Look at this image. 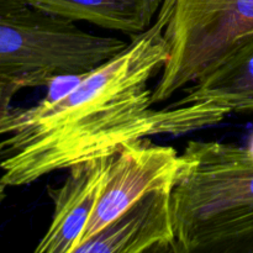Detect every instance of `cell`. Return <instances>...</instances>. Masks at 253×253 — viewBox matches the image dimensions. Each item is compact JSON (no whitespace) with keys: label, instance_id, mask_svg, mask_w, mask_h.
I'll return each mask as SVG.
<instances>
[{"label":"cell","instance_id":"cell-1","mask_svg":"<svg viewBox=\"0 0 253 253\" xmlns=\"http://www.w3.org/2000/svg\"><path fill=\"white\" fill-rule=\"evenodd\" d=\"M168 58L163 24L156 19L61 96L15 108L14 128L2 140L10 155L0 162V182L24 187L56 170L113 155L131 141L185 135L224 121L230 115L226 110L204 104L155 108L148 83Z\"/></svg>","mask_w":253,"mask_h":253},{"label":"cell","instance_id":"cell-2","mask_svg":"<svg viewBox=\"0 0 253 253\" xmlns=\"http://www.w3.org/2000/svg\"><path fill=\"white\" fill-rule=\"evenodd\" d=\"M172 193L178 253H253V157L247 148L190 140Z\"/></svg>","mask_w":253,"mask_h":253},{"label":"cell","instance_id":"cell-3","mask_svg":"<svg viewBox=\"0 0 253 253\" xmlns=\"http://www.w3.org/2000/svg\"><path fill=\"white\" fill-rule=\"evenodd\" d=\"M126 44L25 0H0V98L12 100L22 89L88 73Z\"/></svg>","mask_w":253,"mask_h":253},{"label":"cell","instance_id":"cell-4","mask_svg":"<svg viewBox=\"0 0 253 253\" xmlns=\"http://www.w3.org/2000/svg\"><path fill=\"white\" fill-rule=\"evenodd\" d=\"M157 20L169 58L152 91L163 103L209 73L253 35V0H163Z\"/></svg>","mask_w":253,"mask_h":253},{"label":"cell","instance_id":"cell-5","mask_svg":"<svg viewBox=\"0 0 253 253\" xmlns=\"http://www.w3.org/2000/svg\"><path fill=\"white\" fill-rule=\"evenodd\" d=\"M180 166V153L172 146L156 145L147 138L124 143L111 155L100 195L78 245L101 231L148 192L173 188Z\"/></svg>","mask_w":253,"mask_h":253},{"label":"cell","instance_id":"cell-6","mask_svg":"<svg viewBox=\"0 0 253 253\" xmlns=\"http://www.w3.org/2000/svg\"><path fill=\"white\" fill-rule=\"evenodd\" d=\"M172 189L162 188L148 192L101 231L79 244L74 253L174 252Z\"/></svg>","mask_w":253,"mask_h":253},{"label":"cell","instance_id":"cell-7","mask_svg":"<svg viewBox=\"0 0 253 253\" xmlns=\"http://www.w3.org/2000/svg\"><path fill=\"white\" fill-rule=\"evenodd\" d=\"M110 158L109 155L72 166L61 185L47 187L53 211L35 252H74L99 199Z\"/></svg>","mask_w":253,"mask_h":253},{"label":"cell","instance_id":"cell-8","mask_svg":"<svg viewBox=\"0 0 253 253\" xmlns=\"http://www.w3.org/2000/svg\"><path fill=\"white\" fill-rule=\"evenodd\" d=\"M175 103L204 104L227 113H253V35L212 71L185 88Z\"/></svg>","mask_w":253,"mask_h":253},{"label":"cell","instance_id":"cell-9","mask_svg":"<svg viewBox=\"0 0 253 253\" xmlns=\"http://www.w3.org/2000/svg\"><path fill=\"white\" fill-rule=\"evenodd\" d=\"M52 15L135 37L155 22L163 0H25Z\"/></svg>","mask_w":253,"mask_h":253},{"label":"cell","instance_id":"cell-10","mask_svg":"<svg viewBox=\"0 0 253 253\" xmlns=\"http://www.w3.org/2000/svg\"><path fill=\"white\" fill-rule=\"evenodd\" d=\"M7 111H9V108L2 105V104H0V136L4 135V128H2L1 120ZM9 155H10V148L7 147V146L4 143V141L1 140L0 141V162H1L2 160H5ZM6 189H7L6 185H5L4 183L0 182V204H1V203L4 202L5 198H6Z\"/></svg>","mask_w":253,"mask_h":253},{"label":"cell","instance_id":"cell-11","mask_svg":"<svg viewBox=\"0 0 253 253\" xmlns=\"http://www.w3.org/2000/svg\"><path fill=\"white\" fill-rule=\"evenodd\" d=\"M247 150L250 151V153H251L252 157H253V135H252V137H251V141H250V146H249V147H247Z\"/></svg>","mask_w":253,"mask_h":253}]
</instances>
